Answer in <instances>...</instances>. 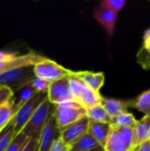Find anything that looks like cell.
<instances>
[{
    "mask_svg": "<svg viewBox=\"0 0 150 151\" xmlns=\"http://www.w3.org/2000/svg\"><path fill=\"white\" fill-rule=\"evenodd\" d=\"M54 105L47 98L35 111L28 122L20 131L29 139L39 141L43 127L53 113Z\"/></svg>",
    "mask_w": 150,
    "mask_h": 151,
    "instance_id": "cell-1",
    "label": "cell"
},
{
    "mask_svg": "<svg viewBox=\"0 0 150 151\" xmlns=\"http://www.w3.org/2000/svg\"><path fill=\"white\" fill-rule=\"evenodd\" d=\"M68 77L72 94L76 103L83 106L86 110L101 104L103 99L101 94L88 88L80 79L73 74V71H71Z\"/></svg>",
    "mask_w": 150,
    "mask_h": 151,
    "instance_id": "cell-2",
    "label": "cell"
},
{
    "mask_svg": "<svg viewBox=\"0 0 150 151\" xmlns=\"http://www.w3.org/2000/svg\"><path fill=\"white\" fill-rule=\"evenodd\" d=\"M53 115L60 129L87 117V110L76 102H66L54 105Z\"/></svg>",
    "mask_w": 150,
    "mask_h": 151,
    "instance_id": "cell-3",
    "label": "cell"
},
{
    "mask_svg": "<svg viewBox=\"0 0 150 151\" xmlns=\"http://www.w3.org/2000/svg\"><path fill=\"white\" fill-rule=\"evenodd\" d=\"M48 98L47 92H36L27 103H25L16 112L11 122L14 127L16 134H19L30 118L38 109V107Z\"/></svg>",
    "mask_w": 150,
    "mask_h": 151,
    "instance_id": "cell-4",
    "label": "cell"
},
{
    "mask_svg": "<svg viewBox=\"0 0 150 151\" xmlns=\"http://www.w3.org/2000/svg\"><path fill=\"white\" fill-rule=\"evenodd\" d=\"M33 69L35 77L42 79L50 84L69 76L72 71L65 68L56 61L50 58H46L36 64Z\"/></svg>",
    "mask_w": 150,
    "mask_h": 151,
    "instance_id": "cell-5",
    "label": "cell"
},
{
    "mask_svg": "<svg viewBox=\"0 0 150 151\" xmlns=\"http://www.w3.org/2000/svg\"><path fill=\"white\" fill-rule=\"evenodd\" d=\"M133 129L132 127H112L103 149L104 151H130L133 149Z\"/></svg>",
    "mask_w": 150,
    "mask_h": 151,
    "instance_id": "cell-6",
    "label": "cell"
},
{
    "mask_svg": "<svg viewBox=\"0 0 150 151\" xmlns=\"http://www.w3.org/2000/svg\"><path fill=\"white\" fill-rule=\"evenodd\" d=\"M34 78L33 67L16 69L0 75V86L8 87L14 93L20 88L31 83Z\"/></svg>",
    "mask_w": 150,
    "mask_h": 151,
    "instance_id": "cell-7",
    "label": "cell"
},
{
    "mask_svg": "<svg viewBox=\"0 0 150 151\" xmlns=\"http://www.w3.org/2000/svg\"><path fill=\"white\" fill-rule=\"evenodd\" d=\"M47 94L49 101L53 105L74 101L68 76L50 83L48 88Z\"/></svg>",
    "mask_w": 150,
    "mask_h": 151,
    "instance_id": "cell-8",
    "label": "cell"
},
{
    "mask_svg": "<svg viewBox=\"0 0 150 151\" xmlns=\"http://www.w3.org/2000/svg\"><path fill=\"white\" fill-rule=\"evenodd\" d=\"M46 58H47L35 52H28L27 54L18 55L10 61L0 63V75L16 69L34 67L36 64L43 61Z\"/></svg>",
    "mask_w": 150,
    "mask_h": 151,
    "instance_id": "cell-9",
    "label": "cell"
},
{
    "mask_svg": "<svg viewBox=\"0 0 150 151\" xmlns=\"http://www.w3.org/2000/svg\"><path fill=\"white\" fill-rule=\"evenodd\" d=\"M89 119L88 117L60 129V137L66 146H71L73 142L79 140L81 136L88 132Z\"/></svg>",
    "mask_w": 150,
    "mask_h": 151,
    "instance_id": "cell-10",
    "label": "cell"
},
{
    "mask_svg": "<svg viewBox=\"0 0 150 151\" xmlns=\"http://www.w3.org/2000/svg\"><path fill=\"white\" fill-rule=\"evenodd\" d=\"M60 137V130L57 125L54 115L50 117L48 122L42 129L38 141L37 151H50L54 142Z\"/></svg>",
    "mask_w": 150,
    "mask_h": 151,
    "instance_id": "cell-11",
    "label": "cell"
},
{
    "mask_svg": "<svg viewBox=\"0 0 150 151\" xmlns=\"http://www.w3.org/2000/svg\"><path fill=\"white\" fill-rule=\"evenodd\" d=\"M118 15V14L102 6L101 4H99V6H97L93 12V17L103 27L110 36L114 34Z\"/></svg>",
    "mask_w": 150,
    "mask_h": 151,
    "instance_id": "cell-12",
    "label": "cell"
},
{
    "mask_svg": "<svg viewBox=\"0 0 150 151\" xmlns=\"http://www.w3.org/2000/svg\"><path fill=\"white\" fill-rule=\"evenodd\" d=\"M133 129V149H134L150 140V115H145L141 119L137 120V123Z\"/></svg>",
    "mask_w": 150,
    "mask_h": 151,
    "instance_id": "cell-13",
    "label": "cell"
},
{
    "mask_svg": "<svg viewBox=\"0 0 150 151\" xmlns=\"http://www.w3.org/2000/svg\"><path fill=\"white\" fill-rule=\"evenodd\" d=\"M73 74L80 79L88 88L98 93L104 84L105 76L103 73H93L90 71H73Z\"/></svg>",
    "mask_w": 150,
    "mask_h": 151,
    "instance_id": "cell-14",
    "label": "cell"
},
{
    "mask_svg": "<svg viewBox=\"0 0 150 151\" xmlns=\"http://www.w3.org/2000/svg\"><path fill=\"white\" fill-rule=\"evenodd\" d=\"M101 104L103 106L109 116L111 118H113L121 113L127 112V109L129 107H133V100L122 101L113 98H106L103 96Z\"/></svg>",
    "mask_w": 150,
    "mask_h": 151,
    "instance_id": "cell-15",
    "label": "cell"
},
{
    "mask_svg": "<svg viewBox=\"0 0 150 151\" xmlns=\"http://www.w3.org/2000/svg\"><path fill=\"white\" fill-rule=\"evenodd\" d=\"M111 125L110 123H100L95 121H89L88 126V134L93 136L96 142L104 148L110 133L111 131Z\"/></svg>",
    "mask_w": 150,
    "mask_h": 151,
    "instance_id": "cell-16",
    "label": "cell"
},
{
    "mask_svg": "<svg viewBox=\"0 0 150 151\" xmlns=\"http://www.w3.org/2000/svg\"><path fill=\"white\" fill-rule=\"evenodd\" d=\"M35 93L36 92L32 86V82L22 87V88H20L19 90L14 92L13 96H12V101H13L15 112H17L18 110L25 103H27Z\"/></svg>",
    "mask_w": 150,
    "mask_h": 151,
    "instance_id": "cell-17",
    "label": "cell"
},
{
    "mask_svg": "<svg viewBox=\"0 0 150 151\" xmlns=\"http://www.w3.org/2000/svg\"><path fill=\"white\" fill-rule=\"evenodd\" d=\"M99 147L102 146L93 136L87 133L70 146V151H89Z\"/></svg>",
    "mask_w": 150,
    "mask_h": 151,
    "instance_id": "cell-18",
    "label": "cell"
},
{
    "mask_svg": "<svg viewBox=\"0 0 150 151\" xmlns=\"http://www.w3.org/2000/svg\"><path fill=\"white\" fill-rule=\"evenodd\" d=\"M16 112L14 110L12 96L0 105V132L3 131L12 120Z\"/></svg>",
    "mask_w": 150,
    "mask_h": 151,
    "instance_id": "cell-19",
    "label": "cell"
},
{
    "mask_svg": "<svg viewBox=\"0 0 150 151\" xmlns=\"http://www.w3.org/2000/svg\"><path fill=\"white\" fill-rule=\"evenodd\" d=\"M87 117L90 121L100 123H110L111 118L109 116L103 106L100 104L87 110Z\"/></svg>",
    "mask_w": 150,
    "mask_h": 151,
    "instance_id": "cell-20",
    "label": "cell"
},
{
    "mask_svg": "<svg viewBox=\"0 0 150 151\" xmlns=\"http://www.w3.org/2000/svg\"><path fill=\"white\" fill-rule=\"evenodd\" d=\"M137 120L134 116L130 112H124L118 116L111 118V125L114 127H132L133 128L136 125Z\"/></svg>",
    "mask_w": 150,
    "mask_h": 151,
    "instance_id": "cell-21",
    "label": "cell"
},
{
    "mask_svg": "<svg viewBox=\"0 0 150 151\" xmlns=\"http://www.w3.org/2000/svg\"><path fill=\"white\" fill-rule=\"evenodd\" d=\"M133 107L145 115H150V89L142 92L133 100Z\"/></svg>",
    "mask_w": 150,
    "mask_h": 151,
    "instance_id": "cell-22",
    "label": "cell"
},
{
    "mask_svg": "<svg viewBox=\"0 0 150 151\" xmlns=\"http://www.w3.org/2000/svg\"><path fill=\"white\" fill-rule=\"evenodd\" d=\"M16 135V132L12 122L10 124L0 133V151H6L12 140Z\"/></svg>",
    "mask_w": 150,
    "mask_h": 151,
    "instance_id": "cell-23",
    "label": "cell"
},
{
    "mask_svg": "<svg viewBox=\"0 0 150 151\" xmlns=\"http://www.w3.org/2000/svg\"><path fill=\"white\" fill-rule=\"evenodd\" d=\"M29 140L30 139L27 137L22 132H19L15 135L14 139L12 140L11 143L10 144L6 151H21Z\"/></svg>",
    "mask_w": 150,
    "mask_h": 151,
    "instance_id": "cell-24",
    "label": "cell"
},
{
    "mask_svg": "<svg viewBox=\"0 0 150 151\" xmlns=\"http://www.w3.org/2000/svg\"><path fill=\"white\" fill-rule=\"evenodd\" d=\"M102 6L112 11L113 12L118 14L120 11L126 4V0H103L101 4Z\"/></svg>",
    "mask_w": 150,
    "mask_h": 151,
    "instance_id": "cell-25",
    "label": "cell"
},
{
    "mask_svg": "<svg viewBox=\"0 0 150 151\" xmlns=\"http://www.w3.org/2000/svg\"><path fill=\"white\" fill-rule=\"evenodd\" d=\"M137 61L145 70H149L150 67V53H146L142 50L137 55Z\"/></svg>",
    "mask_w": 150,
    "mask_h": 151,
    "instance_id": "cell-26",
    "label": "cell"
},
{
    "mask_svg": "<svg viewBox=\"0 0 150 151\" xmlns=\"http://www.w3.org/2000/svg\"><path fill=\"white\" fill-rule=\"evenodd\" d=\"M32 86L34 89L35 90V92H47L50 83L46 82L45 81L42 79L35 77L32 81Z\"/></svg>",
    "mask_w": 150,
    "mask_h": 151,
    "instance_id": "cell-27",
    "label": "cell"
},
{
    "mask_svg": "<svg viewBox=\"0 0 150 151\" xmlns=\"http://www.w3.org/2000/svg\"><path fill=\"white\" fill-rule=\"evenodd\" d=\"M13 96V92L11 88L5 86H0V105L9 100Z\"/></svg>",
    "mask_w": 150,
    "mask_h": 151,
    "instance_id": "cell-28",
    "label": "cell"
},
{
    "mask_svg": "<svg viewBox=\"0 0 150 151\" xmlns=\"http://www.w3.org/2000/svg\"><path fill=\"white\" fill-rule=\"evenodd\" d=\"M50 151H70V147L66 146L62 141L61 137H59L52 145Z\"/></svg>",
    "mask_w": 150,
    "mask_h": 151,
    "instance_id": "cell-29",
    "label": "cell"
},
{
    "mask_svg": "<svg viewBox=\"0 0 150 151\" xmlns=\"http://www.w3.org/2000/svg\"><path fill=\"white\" fill-rule=\"evenodd\" d=\"M144 52L146 53H150V27L148 28L143 36V47L141 49Z\"/></svg>",
    "mask_w": 150,
    "mask_h": 151,
    "instance_id": "cell-30",
    "label": "cell"
},
{
    "mask_svg": "<svg viewBox=\"0 0 150 151\" xmlns=\"http://www.w3.org/2000/svg\"><path fill=\"white\" fill-rule=\"evenodd\" d=\"M18 55L11 51H6V50H0V63L7 62L14 58H16Z\"/></svg>",
    "mask_w": 150,
    "mask_h": 151,
    "instance_id": "cell-31",
    "label": "cell"
},
{
    "mask_svg": "<svg viewBox=\"0 0 150 151\" xmlns=\"http://www.w3.org/2000/svg\"><path fill=\"white\" fill-rule=\"evenodd\" d=\"M37 149H38V141L30 139L21 151H37Z\"/></svg>",
    "mask_w": 150,
    "mask_h": 151,
    "instance_id": "cell-32",
    "label": "cell"
},
{
    "mask_svg": "<svg viewBox=\"0 0 150 151\" xmlns=\"http://www.w3.org/2000/svg\"><path fill=\"white\" fill-rule=\"evenodd\" d=\"M139 151H150V140L141 144L139 147Z\"/></svg>",
    "mask_w": 150,
    "mask_h": 151,
    "instance_id": "cell-33",
    "label": "cell"
},
{
    "mask_svg": "<svg viewBox=\"0 0 150 151\" xmlns=\"http://www.w3.org/2000/svg\"><path fill=\"white\" fill-rule=\"evenodd\" d=\"M89 151H104V149H103V147H99V148H97V149H95V150H92Z\"/></svg>",
    "mask_w": 150,
    "mask_h": 151,
    "instance_id": "cell-34",
    "label": "cell"
},
{
    "mask_svg": "<svg viewBox=\"0 0 150 151\" xmlns=\"http://www.w3.org/2000/svg\"><path fill=\"white\" fill-rule=\"evenodd\" d=\"M130 151H139V147L138 148H134V149H132Z\"/></svg>",
    "mask_w": 150,
    "mask_h": 151,
    "instance_id": "cell-35",
    "label": "cell"
},
{
    "mask_svg": "<svg viewBox=\"0 0 150 151\" xmlns=\"http://www.w3.org/2000/svg\"><path fill=\"white\" fill-rule=\"evenodd\" d=\"M149 70H150V67H149Z\"/></svg>",
    "mask_w": 150,
    "mask_h": 151,
    "instance_id": "cell-36",
    "label": "cell"
},
{
    "mask_svg": "<svg viewBox=\"0 0 150 151\" xmlns=\"http://www.w3.org/2000/svg\"><path fill=\"white\" fill-rule=\"evenodd\" d=\"M1 132H2V131H1Z\"/></svg>",
    "mask_w": 150,
    "mask_h": 151,
    "instance_id": "cell-37",
    "label": "cell"
},
{
    "mask_svg": "<svg viewBox=\"0 0 150 151\" xmlns=\"http://www.w3.org/2000/svg\"><path fill=\"white\" fill-rule=\"evenodd\" d=\"M0 133H1V132H0Z\"/></svg>",
    "mask_w": 150,
    "mask_h": 151,
    "instance_id": "cell-38",
    "label": "cell"
}]
</instances>
